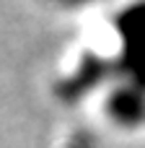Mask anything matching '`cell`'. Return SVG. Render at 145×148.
<instances>
[{"label":"cell","instance_id":"1","mask_svg":"<svg viewBox=\"0 0 145 148\" xmlns=\"http://www.w3.org/2000/svg\"><path fill=\"white\" fill-rule=\"evenodd\" d=\"M70 148H91V143H88V138H86V135H75V138H73V143H70Z\"/></svg>","mask_w":145,"mask_h":148}]
</instances>
